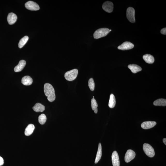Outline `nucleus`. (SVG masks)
<instances>
[{
  "instance_id": "f8f14e48",
  "label": "nucleus",
  "mask_w": 166,
  "mask_h": 166,
  "mask_svg": "<svg viewBox=\"0 0 166 166\" xmlns=\"http://www.w3.org/2000/svg\"><path fill=\"white\" fill-rule=\"evenodd\" d=\"M17 16L15 14L13 13H10L8 14L7 20L9 24L12 25L17 21Z\"/></svg>"
},
{
  "instance_id": "423d86ee",
  "label": "nucleus",
  "mask_w": 166,
  "mask_h": 166,
  "mask_svg": "<svg viewBox=\"0 0 166 166\" xmlns=\"http://www.w3.org/2000/svg\"><path fill=\"white\" fill-rule=\"evenodd\" d=\"M26 8L31 11H37L40 9V6L36 3L32 1H29L25 4Z\"/></svg>"
},
{
  "instance_id": "ddd939ff",
  "label": "nucleus",
  "mask_w": 166,
  "mask_h": 166,
  "mask_svg": "<svg viewBox=\"0 0 166 166\" xmlns=\"http://www.w3.org/2000/svg\"><path fill=\"white\" fill-rule=\"evenodd\" d=\"M26 62L24 60H21L19 62L18 64L14 68V71L15 72H19L21 71L25 66Z\"/></svg>"
},
{
  "instance_id": "7ed1b4c3",
  "label": "nucleus",
  "mask_w": 166,
  "mask_h": 166,
  "mask_svg": "<svg viewBox=\"0 0 166 166\" xmlns=\"http://www.w3.org/2000/svg\"><path fill=\"white\" fill-rule=\"evenodd\" d=\"M78 74L77 69H74L65 73L64 77L67 80L69 81L74 80L77 78Z\"/></svg>"
},
{
  "instance_id": "a211bd4d",
  "label": "nucleus",
  "mask_w": 166,
  "mask_h": 166,
  "mask_svg": "<svg viewBox=\"0 0 166 166\" xmlns=\"http://www.w3.org/2000/svg\"><path fill=\"white\" fill-rule=\"evenodd\" d=\"M102 156V147L101 144L100 143L99 145L98 150H97L96 156L95 161V163L97 164L100 160Z\"/></svg>"
},
{
  "instance_id": "2eb2a0df",
  "label": "nucleus",
  "mask_w": 166,
  "mask_h": 166,
  "mask_svg": "<svg viewBox=\"0 0 166 166\" xmlns=\"http://www.w3.org/2000/svg\"><path fill=\"white\" fill-rule=\"evenodd\" d=\"M128 67L131 70L132 72L134 74L141 71L142 70L140 67L136 64H130L128 66Z\"/></svg>"
},
{
  "instance_id": "0eeeda50",
  "label": "nucleus",
  "mask_w": 166,
  "mask_h": 166,
  "mask_svg": "<svg viewBox=\"0 0 166 166\" xmlns=\"http://www.w3.org/2000/svg\"><path fill=\"white\" fill-rule=\"evenodd\" d=\"M135 156V153L132 150H128L125 154V162L126 163L129 162L134 159Z\"/></svg>"
},
{
  "instance_id": "b1692460",
  "label": "nucleus",
  "mask_w": 166,
  "mask_h": 166,
  "mask_svg": "<svg viewBox=\"0 0 166 166\" xmlns=\"http://www.w3.org/2000/svg\"><path fill=\"white\" fill-rule=\"evenodd\" d=\"M46 120L47 117L44 114H42L39 117V122L41 124H44Z\"/></svg>"
},
{
  "instance_id": "6ab92c4d",
  "label": "nucleus",
  "mask_w": 166,
  "mask_h": 166,
  "mask_svg": "<svg viewBox=\"0 0 166 166\" xmlns=\"http://www.w3.org/2000/svg\"><path fill=\"white\" fill-rule=\"evenodd\" d=\"M33 109L34 111L36 112H43L45 110V107L42 104L38 103L35 104Z\"/></svg>"
},
{
  "instance_id": "f257e3e1",
  "label": "nucleus",
  "mask_w": 166,
  "mask_h": 166,
  "mask_svg": "<svg viewBox=\"0 0 166 166\" xmlns=\"http://www.w3.org/2000/svg\"><path fill=\"white\" fill-rule=\"evenodd\" d=\"M44 92L46 96L48 97L49 101L53 102L55 100L56 96L54 88L51 84L46 83L44 85Z\"/></svg>"
},
{
  "instance_id": "f03ea898",
  "label": "nucleus",
  "mask_w": 166,
  "mask_h": 166,
  "mask_svg": "<svg viewBox=\"0 0 166 166\" xmlns=\"http://www.w3.org/2000/svg\"><path fill=\"white\" fill-rule=\"evenodd\" d=\"M111 30L107 28H101L96 30L94 34V38L98 39L107 36Z\"/></svg>"
},
{
  "instance_id": "412c9836",
  "label": "nucleus",
  "mask_w": 166,
  "mask_h": 166,
  "mask_svg": "<svg viewBox=\"0 0 166 166\" xmlns=\"http://www.w3.org/2000/svg\"><path fill=\"white\" fill-rule=\"evenodd\" d=\"M153 104L155 106L165 107L166 105V100L163 99H158L154 102Z\"/></svg>"
},
{
  "instance_id": "dca6fc26",
  "label": "nucleus",
  "mask_w": 166,
  "mask_h": 166,
  "mask_svg": "<svg viewBox=\"0 0 166 166\" xmlns=\"http://www.w3.org/2000/svg\"><path fill=\"white\" fill-rule=\"evenodd\" d=\"M35 127L34 125L32 124H29L26 128L25 131V135L29 136L31 135L33 133Z\"/></svg>"
},
{
  "instance_id": "bb28decb",
  "label": "nucleus",
  "mask_w": 166,
  "mask_h": 166,
  "mask_svg": "<svg viewBox=\"0 0 166 166\" xmlns=\"http://www.w3.org/2000/svg\"><path fill=\"white\" fill-rule=\"evenodd\" d=\"M4 164V160L3 158L0 156V166H2Z\"/></svg>"
},
{
  "instance_id": "4468645a",
  "label": "nucleus",
  "mask_w": 166,
  "mask_h": 166,
  "mask_svg": "<svg viewBox=\"0 0 166 166\" xmlns=\"http://www.w3.org/2000/svg\"><path fill=\"white\" fill-rule=\"evenodd\" d=\"M32 82H33V79L30 76H25L23 77L22 79V84L24 85H30L32 84Z\"/></svg>"
},
{
  "instance_id": "a878e982",
  "label": "nucleus",
  "mask_w": 166,
  "mask_h": 166,
  "mask_svg": "<svg viewBox=\"0 0 166 166\" xmlns=\"http://www.w3.org/2000/svg\"><path fill=\"white\" fill-rule=\"evenodd\" d=\"M161 33L163 35H166V28H164L162 29L161 31Z\"/></svg>"
},
{
  "instance_id": "9d476101",
  "label": "nucleus",
  "mask_w": 166,
  "mask_h": 166,
  "mask_svg": "<svg viewBox=\"0 0 166 166\" xmlns=\"http://www.w3.org/2000/svg\"><path fill=\"white\" fill-rule=\"evenodd\" d=\"M111 157L113 166H120L119 157L116 151H114L112 154Z\"/></svg>"
},
{
  "instance_id": "f3484780",
  "label": "nucleus",
  "mask_w": 166,
  "mask_h": 166,
  "mask_svg": "<svg viewBox=\"0 0 166 166\" xmlns=\"http://www.w3.org/2000/svg\"><path fill=\"white\" fill-rule=\"evenodd\" d=\"M143 59L146 63L149 64H152L154 61V57L149 54H146L143 56Z\"/></svg>"
},
{
  "instance_id": "5701e85b",
  "label": "nucleus",
  "mask_w": 166,
  "mask_h": 166,
  "mask_svg": "<svg viewBox=\"0 0 166 166\" xmlns=\"http://www.w3.org/2000/svg\"><path fill=\"white\" fill-rule=\"evenodd\" d=\"M91 106H92V110L94 111L95 113L97 114L98 111L97 107L98 105L96 101L94 98H93L91 100Z\"/></svg>"
},
{
  "instance_id": "20e7f679",
  "label": "nucleus",
  "mask_w": 166,
  "mask_h": 166,
  "mask_svg": "<svg viewBox=\"0 0 166 166\" xmlns=\"http://www.w3.org/2000/svg\"><path fill=\"white\" fill-rule=\"evenodd\" d=\"M143 149L145 153L149 157H153L155 155V152L153 148L148 144H144Z\"/></svg>"
},
{
  "instance_id": "6e6552de",
  "label": "nucleus",
  "mask_w": 166,
  "mask_h": 166,
  "mask_svg": "<svg viewBox=\"0 0 166 166\" xmlns=\"http://www.w3.org/2000/svg\"><path fill=\"white\" fill-rule=\"evenodd\" d=\"M102 9L106 12L109 13H111L113 11L114 9L113 3L111 2H105L102 6Z\"/></svg>"
},
{
  "instance_id": "cd10ccee",
  "label": "nucleus",
  "mask_w": 166,
  "mask_h": 166,
  "mask_svg": "<svg viewBox=\"0 0 166 166\" xmlns=\"http://www.w3.org/2000/svg\"><path fill=\"white\" fill-rule=\"evenodd\" d=\"M163 142L165 144V145H166V139L165 138H164L163 139Z\"/></svg>"
},
{
  "instance_id": "1a4fd4ad",
  "label": "nucleus",
  "mask_w": 166,
  "mask_h": 166,
  "mask_svg": "<svg viewBox=\"0 0 166 166\" xmlns=\"http://www.w3.org/2000/svg\"><path fill=\"white\" fill-rule=\"evenodd\" d=\"M134 47V45L131 42H125L118 46V49L122 50H127L132 49Z\"/></svg>"
},
{
  "instance_id": "39448f33",
  "label": "nucleus",
  "mask_w": 166,
  "mask_h": 166,
  "mask_svg": "<svg viewBox=\"0 0 166 166\" xmlns=\"http://www.w3.org/2000/svg\"><path fill=\"white\" fill-rule=\"evenodd\" d=\"M126 17L129 21L132 23L135 22V10L133 7H129L127 10Z\"/></svg>"
},
{
  "instance_id": "aec40b11",
  "label": "nucleus",
  "mask_w": 166,
  "mask_h": 166,
  "mask_svg": "<svg viewBox=\"0 0 166 166\" xmlns=\"http://www.w3.org/2000/svg\"><path fill=\"white\" fill-rule=\"evenodd\" d=\"M116 105V100L115 97L113 94H110L109 101L108 105L110 108H114Z\"/></svg>"
},
{
  "instance_id": "393cba45",
  "label": "nucleus",
  "mask_w": 166,
  "mask_h": 166,
  "mask_svg": "<svg viewBox=\"0 0 166 166\" xmlns=\"http://www.w3.org/2000/svg\"><path fill=\"white\" fill-rule=\"evenodd\" d=\"M88 86L91 90L93 91L94 90L95 85L93 78H91L89 79L88 81Z\"/></svg>"
},
{
  "instance_id": "4be33fe9",
  "label": "nucleus",
  "mask_w": 166,
  "mask_h": 166,
  "mask_svg": "<svg viewBox=\"0 0 166 166\" xmlns=\"http://www.w3.org/2000/svg\"><path fill=\"white\" fill-rule=\"evenodd\" d=\"M29 40V37L27 36L23 37L19 42L18 47L19 48H21L25 45Z\"/></svg>"
},
{
  "instance_id": "9b49d317",
  "label": "nucleus",
  "mask_w": 166,
  "mask_h": 166,
  "mask_svg": "<svg viewBox=\"0 0 166 166\" xmlns=\"http://www.w3.org/2000/svg\"><path fill=\"white\" fill-rule=\"evenodd\" d=\"M157 124L156 122L154 121L145 122L141 124V128L144 129H149L153 127Z\"/></svg>"
}]
</instances>
